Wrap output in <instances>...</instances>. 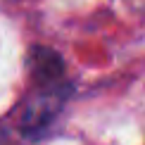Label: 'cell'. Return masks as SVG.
Here are the masks:
<instances>
[{"instance_id": "cell-1", "label": "cell", "mask_w": 145, "mask_h": 145, "mask_svg": "<svg viewBox=\"0 0 145 145\" xmlns=\"http://www.w3.org/2000/svg\"><path fill=\"white\" fill-rule=\"evenodd\" d=\"M69 88L62 86V83H48V86H40L38 93H33L29 98L26 107H24V114L19 119V126L24 133H36V131L45 129L48 124L52 121V117L59 112L64 98H67Z\"/></svg>"}, {"instance_id": "cell-2", "label": "cell", "mask_w": 145, "mask_h": 145, "mask_svg": "<svg viewBox=\"0 0 145 145\" xmlns=\"http://www.w3.org/2000/svg\"><path fill=\"white\" fill-rule=\"evenodd\" d=\"M29 74L38 86H48V83H57L64 74V64L59 55L50 48H33L29 52Z\"/></svg>"}]
</instances>
